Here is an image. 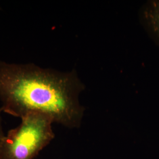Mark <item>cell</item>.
<instances>
[{
  "instance_id": "1",
  "label": "cell",
  "mask_w": 159,
  "mask_h": 159,
  "mask_svg": "<svg viewBox=\"0 0 159 159\" xmlns=\"http://www.w3.org/2000/svg\"><path fill=\"white\" fill-rule=\"evenodd\" d=\"M82 89L74 72L61 73L34 63L0 61L1 111L21 119L31 112L51 117L69 128L79 126L83 108L79 102Z\"/></svg>"
},
{
  "instance_id": "2",
  "label": "cell",
  "mask_w": 159,
  "mask_h": 159,
  "mask_svg": "<svg viewBox=\"0 0 159 159\" xmlns=\"http://www.w3.org/2000/svg\"><path fill=\"white\" fill-rule=\"evenodd\" d=\"M21 119L0 142V159H34L55 136L48 115L31 112Z\"/></svg>"
},
{
  "instance_id": "3",
  "label": "cell",
  "mask_w": 159,
  "mask_h": 159,
  "mask_svg": "<svg viewBox=\"0 0 159 159\" xmlns=\"http://www.w3.org/2000/svg\"><path fill=\"white\" fill-rule=\"evenodd\" d=\"M143 18L150 33L159 42V1L148 2L143 11Z\"/></svg>"
},
{
  "instance_id": "4",
  "label": "cell",
  "mask_w": 159,
  "mask_h": 159,
  "mask_svg": "<svg viewBox=\"0 0 159 159\" xmlns=\"http://www.w3.org/2000/svg\"><path fill=\"white\" fill-rule=\"evenodd\" d=\"M1 111H0V142L2 141V140L4 139V137L6 136V134L4 133L3 127H2V120L1 116Z\"/></svg>"
}]
</instances>
